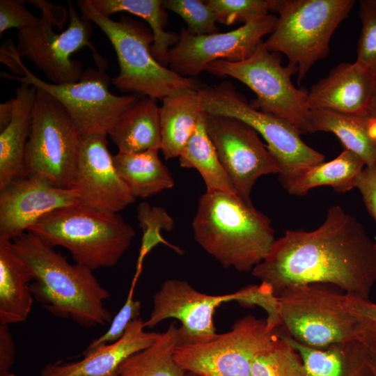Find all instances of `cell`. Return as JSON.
<instances>
[{
  "mask_svg": "<svg viewBox=\"0 0 376 376\" xmlns=\"http://www.w3.org/2000/svg\"><path fill=\"white\" fill-rule=\"evenodd\" d=\"M277 297L289 286L322 283L369 299L376 283V246L363 225L339 205L330 206L316 229L287 230L251 271Z\"/></svg>",
  "mask_w": 376,
  "mask_h": 376,
  "instance_id": "cell-1",
  "label": "cell"
},
{
  "mask_svg": "<svg viewBox=\"0 0 376 376\" xmlns=\"http://www.w3.org/2000/svg\"><path fill=\"white\" fill-rule=\"evenodd\" d=\"M17 254L29 267L33 299L51 314L70 318L86 328L111 323L104 304L109 292L86 266L70 264L38 236L26 232L13 241Z\"/></svg>",
  "mask_w": 376,
  "mask_h": 376,
  "instance_id": "cell-2",
  "label": "cell"
},
{
  "mask_svg": "<svg viewBox=\"0 0 376 376\" xmlns=\"http://www.w3.org/2000/svg\"><path fill=\"white\" fill-rule=\"evenodd\" d=\"M200 246L224 267L249 272L267 256L274 239L267 216L237 194L205 191L192 221Z\"/></svg>",
  "mask_w": 376,
  "mask_h": 376,
  "instance_id": "cell-3",
  "label": "cell"
},
{
  "mask_svg": "<svg viewBox=\"0 0 376 376\" xmlns=\"http://www.w3.org/2000/svg\"><path fill=\"white\" fill-rule=\"evenodd\" d=\"M47 245L62 246L75 263L92 270L114 266L130 247L135 231L118 214L81 204L65 206L29 228Z\"/></svg>",
  "mask_w": 376,
  "mask_h": 376,
  "instance_id": "cell-4",
  "label": "cell"
},
{
  "mask_svg": "<svg viewBox=\"0 0 376 376\" xmlns=\"http://www.w3.org/2000/svg\"><path fill=\"white\" fill-rule=\"evenodd\" d=\"M41 10L33 26L18 31L16 49L20 57L31 61L54 84L78 81L83 76L82 64L72 54L84 47L92 51L99 70L107 68V61L91 42V21L80 15L72 3L68 10L44 0L29 1Z\"/></svg>",
  "mask_w": 376,
  "mask_h": 376,
  "instance_id": "cell-5",
  "label": "cell"
},
{
  "mask_svg": "<svg viewBox=\"0 0 376 376\" xmlns=\"http://www.w3.org/2000/svg\"><path fill=\"white\" fill-rule=\"evenodd\" d=\"M77 6L82 15L98 26L112 44L120 68L112 83L120 91L162 100L181 90L201 86L197 79L182 77L155 58L151 52L152 32L141 22L127 16L114 21L100 13L91 0L79 1Z\"/></svg>",
  "mask_w": 376,
  "mask_h": 376,
  "instance_id": "cell-6",
  "label": "cell"
},
{
  "mask_svg": "<svg viewBox=\"0 0 376 376\" xmlns=\"http://www.w3.org/2000/svg\"><path fill=\"white\" fill-rule=\"evenodd\" d=\"M353 0H278L276 22L264 46L284 54L298 82L329 53L330 39L346 19Z\"/></svg>",
  "mask_w": 376,
  "mask_h": 376,
  "instance_id": "cell-7",
  "label": "cell"
},
{
  "mask_svg": "<svg viewBox=\"0 0 376 376\" xmlns=\"http://www.w3.org/2000/svg\"><path fill=\"white\" fill-rule=\"evenodd\" d=\"M343 291L330 284L289 286L276 297L279 326L286 336L309 347L357 340Z\"/></svg>",
  "mask_w": 376,
  "mask_h": 376,
  "instance_id": "cell-8",
  "label": "cell"
},
{
  "mask_svg": "<svg viewBox=\"0 0 376 376\" xmlns=\"http://www.w3.org/2000/svg\"><path fill=\"white\" fill-rule=\"evenodd\" d=\"M36 90L26 147L25 177L70 189L82 139L64 107L45 91Z\"/></svg>",
  "mask_w": 376,
  "mask_h": 376,
  "instance_id": "cell-9",
  "label": "cell"
},
{
  "mask_svg": "<svg viewBox=\"0 0 376 376\" xmlns=\"http://www.w3.org/2000/svg\"><path fill=\"white\" fill-rule=\"evenodd\" d=\"M206 70L214 76L237 79L256 95L251 103L253 107L288 122L301 134L311 132L308 92L295 86L291 77L296 72L283 66L280 57L268 50L263 41L249 58L217 60Z\"/></svg>",
  "mask_w": 376,
  "mask_h": 376,
  "instance_id": "cell-10",
  "label": "cell"
},
{
  "mask_svg": "<svg viewBox=\"0 0 376 376\" xmlns=\"http://www.w3.org/2000/svg\"><path fill=\"white\" fill-rule=\"evenodd\" d=\"M283 331L268 320L242 317L230 331L202 343H179L174 359L187 373L198 376H251L255 358L270 347Z\"/></svg>",
  "mask_w": 376,
  "mask_h": 376,
  "instance_id": "cell-11",
  "label": "cell"
},
{
  "mask_svg": "<svg viewBox=\"0 0 376 376\" xmlns=\"http://www.w3.org/2000/svg\"><path fill=\"white\" fill-rule=\"evenodd\" d=\"M198 91L203 111L237 118L265 140L280 166V181L324 162V155L308 146L297 129L283 119L253 107L230 82L201 85Z\"/></svg>",
  "mask_w": 376,
  "mask_h": 376,
  "instance_id": "cell-12",
  "label": "cell"
},
{
  "mask_svg": "<svg viewBox=\"0 0 376 376\" xmlns=\"http://www.w3.org/2000/svg\"><path fill=\"white\" fill-rule=\"evenodd\" d=\"M23 76L1 72L2 77L28 83L54 97L66 109L81 139L108 134L122 114L137 100L134 95H116L109 90V77L104 70L88 69L77 82L54 84L41 80L21 61Z\"/></svg>",
  "mask_w": 376,
  "mask_h": 376,
  "instance_id": "cell-13",
  "label": "cell"
},
{
  "mask_svg": "<svg viewBox=\"0 0 376 376\" xmlns=\"http://www.w3.org/2000/svg\"><path fill=\"white\" fill-rule=\"evenodd\" d=\"M276 19L267 14L230 31L203 36L182 27L178 42L169 52L170 69L182 77L194 78L214 61H244L254 54L263 38L272 32Z\"/></svg>",
  "mask_w": 376,
  "mask_h": 376,
  "instance_id": "cell-14",
  "label": "cell"
},
{
  "mask_svg": "<svg viewBox=\"0 0 376 376\" xmlns=\"http://www.w3.org/2000/svg\"><path fill=\"white\" fill-rule=\"evenodd\" d=\"M206 128L236 193L251 202L257 180L280 173L278 162L257 131L237 118L206 113Z\"/></svg>",
  "mask_w": 376,
  "mask_h": 376,
  "instance_id": "cell-15",
  "label": "cell"
},
{
  "mask_svg": "<svg viewBox=\"0 0 376 376\" xmlns=\"http://www.w3.org/2000/svg\"><path fill=\"white\" fill-rule=\"evenodd\" d=\"M249 287L228 295H210L194 288L185 280L168 279L155 293L152 309L144 326L152 328L168 318L180 321V342L202 343L211 339L216 333L213 316L221 304L236 300L244 302Z\"/></svg>",
  "mask_w": 376,
  "mask_h": 376,
  "instance_id": "cell-16",
  "label": "cell"
},
{
  "mask_svg": "<svg viewBox=\"0 0 376 376\" xmlns=\"http://www.w3.org/2000/svg\"><path fill=\"white\" fill-rule=\"evenodd\" d=\"M107 134L83 138L72 189L79 204L118 213L135 198L118 175L107 148Z\"/></svg>",
  "mask_w": 376,
  "mask_h": 376,
  "instance_id": "cell-17",
  "label": "cell"
},
{
  "mask_svg": "<svg viewBox=\"0 0 376 376\" xmlns=\"http://www.w3.org/2000/svg\"><path fill=\"white\" fill-rule=\"evenodd\" d=\"M75 204L79 202L72 188H59L33 178H17L0 190V240L13 242L45 215Z\"/></svg>",
  "mask_w": 376,
  "mask_h": 376,
  "instance_id": "cell-18",
  "label": "cell"
},
{
  "mask_svg": "<svg viewBox=\"0 0 376 376\" xmlns=\"http://www.w3.org/2000/svg\"><path fill=\"white\" fill-rule=\"evenodd\" d=\"M376 85V75L357 62L342 63L312 86L310 109L365 116Z\"/></svg>",
  "mask_w": 376,
  "mask_h": 376,
  "instance_id": "cell-19",
  "label": "cell"
},
{
  "mask_svg": "<svg viewBox=\"0 0 376 376\" xmlns=\"http://www.w3.org/2000/svg\"><path fill=\"white\" fill-rule=\"evenodd\" d=\"M144 329V321L136 318L118 340L98 347L79 361L47 364L40 376H113L126 359L150 345L160 334Z\"/></svg>",
  "mask_w": 376,
  "mask_h": 376,
  "instance_id": "cell-20",
  "label": "cell"
},
{
  "mask_svg": "<svg viewBox=\"0 0 376 376\" xmlns=\"http://www.w3.org/2000/svg\"><path fill=\"white\" fill-rule=\"evenodd\" d=\"M36 92V86L22 82L12 98L13 118L0 132V190L13 180L25 177L26 147Z\"/></svg>",
  "mask_w": 376,
  "mask_h": 376,
  "instance_id": "cell-21",
  "label": "cell"
},
{
  "mask_svg": "<svg viewBox=\"0 0 376 376\" xmlns=\"http://www.w3.org/2000/svg\"><path fill=\"white\" fill-rule=\"evenodd\" d=\"M286 337L302 359L305 376H375L369 352L357 340L313 348Z\"/></svg>",
  "mask_w": 376,
  "mask_h": 376,
  "instance_id": "cell-22",
  "label": "cell"
},
{
  "mask_svg": "<svg viewBox=\"0 0 376 376\" xmlns=\"http://www.w3.org/2000/svg\"><path fill=\"white\" fill-rule=\"evenodd\" d=\"M32 281L33 274L13 242L0 240V323L26 321L33 301Z\"/></svg>",
  "mask_w": 376,
  "mask_h": 376,
  "instance_id": "cell-23",
  "label": "cell"
},
{
  "mask_svg": "<svg viewBox=\"0 0 376 376\" xmlns=\"http://www.w3.org/2000/svg\"><path fill=\"white\" fill-rule=\"evenodd\" d=\"M118 152L136 153L161 149L159 107L156 99L143 97L118 118L109 132Z\"/></svg>",
  "mask_w": 376,
  "mask_h": 376,
  "instance_id": "cell-24",
  "label": "cell"
},
{
  "mask_svg": "<svg viewBox=\"0 0 376 376\" xmlns=\"http://www.w3.org/2000/svg\"><path fill=\"white\" fill-rule=\"evenodd\" d=\"M202 111L198 89H183L162 100L159 107L160 150L166 159L179 157Z\"/></svg>",
  "mask_w": 376,
  "mask_h": 376,
  "instance_id": "cell-25",
  "label": "cell"
},
{
  "mask_svg": "<svg viewBox=\"0 0 376 376\" xmlns=\"http://www.w3.org/2000/svg\"><path fill=\"white\" fill-rule=\"evenodd\" d=\"M365 162L355 153L344 149L336 158L311 166L295 176L280 181L290 194L303 196L320 186H330L338 193L355 187L357 176Z\"/></svg>",
  "mask_w": 376,
  "mask_h": 376,
  "instance_id": "cell-26",
  "label": "cell"
},
{
  "mask_svg": "<svg viewBox=\"0 0 376 376\" xmlns=\"http://www.w3.org/2000/svg\"><path fill=\"white\" fill-rule=\"evenodd\" d=\"M159 149L113 155L116 171L135 198L145 199L173 188L175 180L158 156Z\"/></svg>",
  "mask_w": 376,
  "mask_h": 376,
  "instance_id": "cell-27",
  "label": "cell"
},
{
  "mask_svg": "<svg viewBox=\"0 0 376 376\" xmlns=\"http://www.w3.org/2000/svg\"><path fill=\"white\" fill-rule=\"evenodd\" d=\"M178 158L180 166L198 171L205 183L206 191L237 194L207 133L205 111L201 113L194 132Z\"/></svg>",
  "mask_w": 376,
  "mask_h": 376,
  "instance_id": "cell-28",
  "label": "cell"
},
{
  "mask_svg": "<svg viewBox=\"0 0 376 376\" xmlns=\"http://www.w3.org/2000/svg\"><path fill=\"white\" fill-rule=\"evenodd\" d=\"M94 8L102 15L109 17L118 12H127L143 19L153 34L151 52L162 65H169L170 47L179 40V35L165 31L167 15L160 0H91Z\"/></svg>",
  "mask_w": 376,
  "mask_h": 376,
  "instance_id": "cell-29",
  "label": "cell"
},
{
  "mask_svg": "<svg viewBox=\"0 0 376 376\" xmlns=\"http://www.w3.org/2000/svg\"><path fill=\"white\" fill-rule=\"evenodd\" d=\"M179 342V328L171 323L150 345L126 359L113 376H185L174 359Z\"/></svg>",
  "mask_w": 376,
  "mask_h": 376,
  "instance_id": "cell-30",
  "label": "cell"
},
{
  "mask_svg": "<svg viewBox=\"0 0 376 376\" xmlns=\"http://www.w3.org/2000/svg\"><path fill=\"white\" fill-rule=\"evenodd\" d=\"M368 116V115H367ZM366 116L319 109L311 110V131L334 134L347 149L359 156L366 166L376 164V141L370 136Z\"/></svg>",
  "mask_w": 376,
  "mask_h": 376,
  "instance_id": "cell-31",
  "label": "cell"
},
{
  "mask_svg": "<svg viewBox=\"0 0 376 376\" xmlns=\"http://www.w3.org/2000/svg\"><path fill=\"white\" fill-rule=\"evenodd\" d=\"M136 218L142 230L141 246L136 265L134 278L139 277L146 256L159 244H165L176 252L181 253L182 250L164 239L162 230L171 231L175 227V221L165 208L151 205L146 201L141 202L136 208Z\"/></svg>",
  "mask_w": 376,
  "mask_h": 376,
  "instance_id": "cell-32",
  "label": "cell"
},
{
  "mask_svg": "<svg viewBox=\"0 0 376 376\" xmlns=\"http://www.w3.org/2000/svg\"><path fill=\"white\" fill-rule=\"evenodd\" d=\"M251 376H305L302 359L284 333L255 358Z\"/></svg>",
  "mask_w": 376,
  "mask_h": 376,
  "instance_id": "cell-33",
  "label": "cell"
},
{
  "mask_svg": "<svg viewBox=\"0 0 376 376\" xmlns=\"http://www.w3.org/2000/svg\"><path fill=\"white\" fill-rule=\"evenodd\" d=\"M207 4L215 14L217 22L231 25L267 15L276 10L278 0H207Z\"/></svg>",
  "mask_w": 376,
  "mask_h": 376,
  "instance_id": "cell-34",
  "label": "cell"
},
{
  "mask_svg": "<svg viewBox=\"0 0 376 376\" xmlns=\"http://www.w3.org/2000/svg\"><path fill=\"white\" fill-rule=\"evenodd\" d=\"M166 10L178 15L187 24V29L194 35L203 36L219 32L217 19L211 8L200 0H164Z\"/></svg>",
  "mask_w": 376,
  "mask_h": 376,
  "instance_id": "cell-35",
  "label": "cell"
},
{
  "mask_svg": "<svg viewBox=\"0 0 376 376\" xmlns=\"http://www.w3.org/2000/svg\"><path fill=\"white\" fill-rule=\"evenodd\" d=\"M345 305L354 319L357 340L367 348L372 363H376V303L345 294Z\"/></svg>",
  "mask_w": 376,
  "mask_h": 376,
  "instance_id": "cell-36",
  "label": "cell"
},
{
  "mask_svg": "<svg viewBox=\"0 0 376 376\" xmlns=\"http://www.w3.org/2000/svg\"><path fill=\"white\" fill-rule=\"evenodd\" d=\"M137 282L133 279L128 295L122 308L112 319L109 329L102 336L93 340L84 350L83 356H86L100 347L113 343L120 339L124 334L129 324L139 318L141 313V302L134 299V288Z\"/></svg>",
  "mask_w": 376,
  "mask_h": 376,
  "instance_id": "cell-37",
  "label": "cell"
},
{
  "mask_svg": "<svg viewBox=\"0 0 376 376\" xmlns=\"http://www.w3.org/2000/svg\"><path fill=\"white\" fill-rule=\"evenodd\" d=\"M362 28L357 46L356 62L376 75V8L369 1H360Z\"/></svg>",
  "mask_w": 376,
  "mask_h": 376,
  "instance_id": "cell-38",
  "label": "cell"
},
{
  "mask_svg": "<svg viewBox=\"0 0 376 376\" xmlns=\"http://www.w3.org/2000/svg\"><path fill=\"white\" fill-rule=\"evenodd\" d=\"M24 1H0V35L11 28L18 31L26 29L35 25L38 17L35 16L24 6Z\"/></svg>",
  "mask_w": 376,
  "mask_h": 376,
  "instance_id": "cell-39",
  "label": "cell"
},
{
  "mask_svg": "<svg viewBox=\"0 0 376 376\" xmlns=\"http://www.w3.org/2000/svg\"><path fill=\"white\" fill-rule=\"evenodd\" d=\"M355 187L360 191L365 206L376 225V164L365 166L356 179Z\"/></svg>",
  "mask_w": 376,
  "mask_h": 376,
  "instance_id": "cell-40",
  "label": "cell"
},
{
  "mask_svg": "<svg viewBox=\"0 0 376 376\" xmlns=\"http://www.w3.org/2000/svg\"><path fill=\"white\" fill-rule=\"evenodd\" d=\"M15 344L8 324L0 323V375L10 372L15 363Z\"/></svg>",
  "mask_w": 376,
  "mask_h": 376,
  "instance_id": "cell-41",
  "label": "cell"
},
{
  "mask_svg": "<svg viewBox=\"0 0 376 376\" xmlns=\"http://www.w3.org/2000/svg\"><path fill=\"white\" fill-rule=\"evenodd\" d=\"M21 57L19 56L16 47L11 41L6 42L1 48V61L6 65L13 75L22 77L23 72L20 67Z\"/></svg>",
  "mask_w": 376,
  "mask_h": 376,
  "instance_id": "cell-42",
  "label": "cell"
},
{
  "mask_svg": "<svg viewBox=\"0 0 376 376\" xmlns=\"http://www.w3.org/2000/svg\"><path fill=\"white\" fill-rule=\"evenodd\" d=\"M13 113L12 99L0 104V130H3L10 122Z\"/></svg>",
  "mask_w": 376,
  "mask_h": 376,
  "instance_id": "cell-43",
  "label": "cell"
},
{
  "mask_svg": "<svg viewBox=\"0 0 376 376\" xmlns=\"http://www.w3.org/2000/svg\"><path fill=\"white\" fill-rule=\"evenodd\" d=\"M368 113V115L376 116V85L370 103Z\"/></svg>",
  "mask_w": 376,
  "mask_h": 376,
  "instance_id": "cell-44",
  "label": "cell"
},
{
  "mask_svg": "<svg viewBox=\"0 0 376 376\" xmlns=\"http://www.w3.org/2000/svg\"><path fill=\"white\" fill-rule=\"evenodd\" d=\"M0 376H17L16 375L11 373L10 372L4 374V375H0Z\"/></svg>",
  "mask_w": 376,
  "mask_h": 376,
  "instance_id": "cell-45",
  "label": "cell"
},
{
  "mask_svg": "<svg viewBox=\"0 0 376 376\" xmlns=\"http://www.w3.org/2000/svg\"><path fill=\"white\" fill-rule=\"evenodd\" d=\"M370 3L376 8V0H369Z\"/></svg>",
  "mask_w": 376,
  "mask_h": 376,
  "instance_id": "cell-46",
  "label": "cell"
},
{
  "mask_svg": "<svg viewBox=\"0 0 376 376\" xmlns=\"http://www.w3.org/2000/svg\"><path fill=\"white\" fill-rule=\"evenodd\" d=\"M185 376H196L195 374L194 373H186V374L185 375Z\"/></svg>",
  "mask_w": 376,
  "mask_h": 376,
  "instance_id": "cell-47",
  "label": "cell"
},
{
  "mask_svg": "<svg viewBox=\"0 0 376 376\" xmlns=\"http://www.w3.org/2000/svg\"><path fill=\"white\" fill-rule=\"evenodd\" d=\"M373 368L374 370L375 375L376 376V363L373 364Z\"/></svg>",
  "mask_w": 376,
  "mask_h": 376,
  "instance_id": "cell-48",
  "label": "cell"
},
{
  "mask_svg": "<svg viewBox=\"0 0 376 376\" xmlns=\"http://www.w3.org/2000/svg\"><path fill=\"white\" fill-rule=\"evenodd\" d=\"M375 246H376V242H375Z\"/></svg>",
  "mask_w": 376,
  "mask_h": 376,
  "instance_id": "cell-49",
  "label": "cell"
},
{
  "mask_svg": "<svg viewBox=\"0 0 376 376\" xmlns=\"http://www.w3.org/2000/svg\"><path fill=\"white\" fill-rule=\"evenodd\" d=\"M196 376H198V375H196Z\"/></svg>",
  "mask_w": 376,
  "mask_h": 376,
  "instance_id": "cell-50",
  "label": "cell"
}]
</instances>
